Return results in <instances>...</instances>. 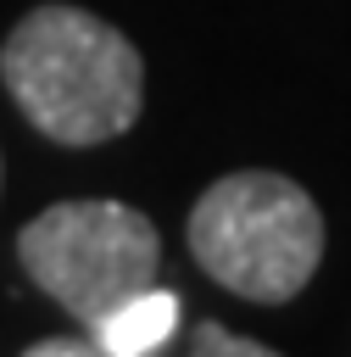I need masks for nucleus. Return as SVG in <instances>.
<instances>
[{"label":"nucleus","instance_id":"1","mask_svg":"<svg viewBox=\"0 0 351 357\" xmlns=\"http://www.w3.org/2000/svg\"><path fill=\"white\" fill-rule=\"evenodd\" d=\"M0 78L56 145H106L134 128L145 61L111 22L78 6H33L0 45Z\"/></svg>","mask_w":351,"mask_h":357},{"label":"nucleus","instance_id":"2","mask_svg":"<svg viewBox=\"0 0 351 357\" xmlns=\"http://www.w3.org/2000/svg\"><path fill=\"white\" fill-rule=\"evenodd\" d=\"M195 262L245 301H290L323 262V212L284 173H228L189 206Z\"/></svg>","mask_w":351,"mask_h":357},{"label":"nucleus","instance_id":"3","mask_svg":"<svg viewBox=\"0 0 351 357\" xmlns=\"http://www.w3.org/2000/svg\"><path fill=\"white\" fill-rule=\"evenodd\" d=\"M17 257L22 273L95 335L106 312L156 279L162 240L150 218L123 201H61L17 234Z\"/></svg>","mask_w":351,"mask_h":357},{"label":"nucleus","instance_id":"4","mask_svg":"<svg viewBox=\"0 0 351 357\" xmlns=\"http://www.w3.org/2000/svg\"><path fill=\"white\" fill-rule=\"evenodd\" d=\"M173 324H178V296L145 284L139 296H128L117 312L100 318L95 346H100V357H150V351L167 346Z\"/></svg>","mask_w":351,"mask_h":357},{"label":"nucleus","instance_id":"5","mask_svg":"<svg viewBox=\"0 0 351 357\" xmlns=\"http://www.w3.org/2000/svg\"><path fill=\"white\" fill-rule=\"evenodd\" d=\"M189 346H195L201 357H267L262 340H240V335H228L223 324H201Z\"/></svg>","mask_w":351,"mask_h":357},{"label":"nucleus","instance_id":"6","mask_svg":"<svg viewBox=\"0 0 351 357\" xmlns=\"http://www.w3.org/2000/svg\"><path fill=\"white\" fill-rule=\"evenodd\" d=\"M28 357H100V346H95V335L89 340H39V346H28Z\"/></svg>","mask_w":351,"mask_h":357}]
</instances>
